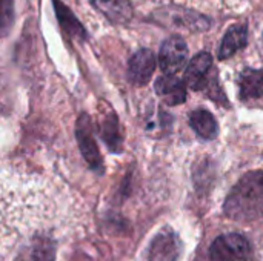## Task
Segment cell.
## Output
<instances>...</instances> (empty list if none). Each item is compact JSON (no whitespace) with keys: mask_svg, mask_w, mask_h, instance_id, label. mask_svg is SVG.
<instances>
[{"mask_svg":"<svg viewBox=\"0 0 263 261\" xmlns=\"http://www.w3.org/2000/svg\"><path fill=\"white\" fill-rule=\"evenodd\" d=\"M223 212L234 222H253L263 215V171L247 172L230 191Z\"/></svg>","mask_w":263,"mask_h":261,"instance_id":"6da1fadb","label":"cell"},{"mask_svg":"<svg viewBox=\"0 0 263 261\" xmlns=\"http://www.w3.org/2000/svg\"><path fill=\"white\" fill-rule=\"evenodd\" d=\"M185 85L193 91H205L213 102L227 105V97L219 85L217 71L213 68V55L210 52H199L188 62Z\"/></svg>","mask_w":263,"mask_h":261,"instance_id":"7a4b0ae2","label":"cell"},{"mask_svg":"<svg viewBox=\"0 0 263 261\" xmlns=\"http://www.w3.org/2000/svg\"><path fill=\"white\" fill-rule=\"evenodd\" d=\"M153 18L168 28H179L191 32H200L210 28V20L203 14L183 6H163L154 11Z\"/></svg>","mask_w":263,"mask_h":261,"instance_id":"3957f363","label":"cell"},{"mask_svg":"<svg viewBox=\"0 0 263 261\" xmlns=\"http://www.w3.org/2000/svg\"><path fill=\"white\" fill-rule=\"evenodd\" d=\"M253 257V248L240 234L217 237L210 248V261H247Z\"/></svg>","mask_w":263,"mask_h":261,"instance_id":"277c9868","label":"cell"},{"mask_svg":"<svg viewBox=\"0 0 263 261\" xmlns=\"http://www.w3.org/2000/svg\"><path fill=\"white\" fill-rule=\"evenodd\" d=\"M159 65L163 74H177L188 65V45L186 42L179 37L166 38L159 52Z\"/></svg>","mask_w":263,"mask_h":261,"instance_id":"5b68a950","label":"cell"},{"mask_svg":"<svg viewBox=\"0 0 263 261\" xmlns=\"http://www.w3.org/2000/svg\"><path fill=\"white\" fill-rule=\"evenodd\" d=\"M76 137H77L80 152L83 158L86 160V163L91 166V169L94 171L102 169V157H100V152L94 138V131H92L91 118L88 114H82L79 117L77 125H76Z\"/></svg>","mask_w":263,"mask_h":261,"instance_id":"8992f818","label":"cell"},{"mask_svg":"<svg viewBox=\"0 0 263 261\" xmlns=\"http://www.w3.org/2000/svg\"><path fill=\"white\" fill-rule=\"evenodd\" d=\"M156 55L153 51L143 48L133 54L128 63V77L131 83L143 86L146 85L156 71Z\"/></svg>","mask_w":263,"mask_h":261,"instance_id":"52a82bcc","label":"cell"},{"mask_svg":"<svg viewBox=\"0 0 263 261\" xmlns=\"http://www.w3.org/2000/svg\"><path fill=\"white\" fill-rule=\"evenodd\" d=\"M180 255V240L177 235L165 229L151 242L148 258L149 261H177Z\"/></svg>","mask_w":263,"mask_h":261,"instance_id":"ba28073f","label":"cell"},{"mask_svg":"<svg viewBox=\"0 0 263 261\" xmlns=\"http://www.w3.org/2000/svg\"><path fill=\"white\" fill-rule=\"evenodd\" d=\"M156 92L162 97L168 105L176 106L186 100V88L185 82L180 80L176 74H165L156 80Z\"/></svg>","mask_w":263,"mask_h":261,"instance_id":"9c48e42d","label":"cell"},{"mask_svg":"<svg viewBox=\"0 0 263 261\" xmlns=\"http://www.w3.org/2000/svg\"><path fill=\"white\" fill-rule=\"evenodd\" d=\"M239 95L242 100L263 97V69L247 68L239 74Z\"/></svg>","mask_w":263,"mask_h":261,"instance_id":"30bf717a","label":"cell"},{"mask_svg":"<svg viewBox=\"0 0 263 261\" xmlns=\"http://www.w3.org/2000/svg\"><path fill=\"white\" fill-rule=\"evenodd\" d=\"M91 2L112 23L125 25L133 18V6L128 0H91Z\"/></svg>","mask_w":263,"mask_h":261,"instance_id":"8fae6325","label":"cell"},{"mask_svg":"<svg viewBox=\"0 0 263 261\" xmlns=\"http://www.w3.org/2000/svg\"><path fill=\"white\" fill-rule=\"evenodd\" d=\"M247 43H248V28L245 25L231 26L222 38V43L219 48V58L225 60L234 55L237 51L243 49Z\"/></svg>","mask_w":263,"mask_h":261,"instance_id":"7c38bea8","label":"cell"},{"mask_svg":"<svg viewBox=\"0 0 263 261\" xmlns=\"http://www.w3.org/2000/svg\"><path fill=\"white\" fill-rule=\"evenodd\" d=\"M54 8H55V15L59 18V23H60L63 32L69 38L86 40V37H88L86 31L82 26V23L77 20V17L71 12V9L60 0H54Z\"/></svg>","mask_w":263,"mask_h":261,"instance_id":"4fadbf2b","label":"cell"},{"mask_svg":"<svg viewBox=\"0 0 263 261\" xmlns=\"http://www.w3.org/2000/svg\"><path fill=\"white\" fill-rule=\"evenodd\" d=\"M190 125L194 132L203 140H214L219 134V126L214 115L206 109H196L190 115Z\"/></svg>","mask_w":263,"mask_h":261,"instance_id":"5bb4252c","label":"cell"},{"mask_svg":"<svg viewBox=\"0 0 263 261\" xmlns=\"http://www.w3.org/2000/svg\"><path fill=\"white\" fill-rule=\"evenodd\" d=\"M100 135L111 151H114V152L120 151L122 135H120L119 120L112 111L106 112V115L100 120Z\"/></svg>","mask_w":263,"mask_h":261,"instance_id":"9a60e30c","label":"cell"},{"mask_svg":"<svg viewBox=\"0 0 263 261\" xmlns=\"http://www.w3.org/2000/svg\"><path fill=\"white\" fill-rule=\"evenodd\" d=\"M14 22L12 0H0V37H5Z\"/></svg>","mask_w":263,"mask_h":261,"instance_id":"2e32d148","label":"cell"}]
</instances>
